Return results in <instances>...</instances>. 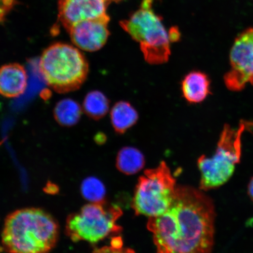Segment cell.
<instances>
[{
	"instance_id": "4fadbf2b",
	"label": "cell",
	"mask_w": 253,
	"mask_h": 253,
	"mask_svg": "<svg viewBox=\"0 0 253 253\" xmlns=\"http://www.w3.org/2000/svg\"><path fill=\"white\" fill-rule=\"evenodd\" d=\"M110 119L116 132L123 134L137 122L138 114L130 103L120 101L111 110Z\"/></svg>"
},
{
	"instance_id": "30bf717a",
	"label": "cell",
	"mask_w": 253,
	"mask_h": 253,
	"mask_svg": "<svg viewBox=\"0 0 253 253\" xmlns=\"http://www.w3.org/2000/svg\"><path fill=\"white\" fill-rule=\"evenodd\" d=\"M109 0H58L59 19L66 30L80 22L107 15Z\"/></svg>"
},
{
	"instance_id": "ffe728a7",
	"label": "cell",
	"mask_w": 253,
	"mask_h": 253,
	"mask_svg": "<svg viewBox=\"0 0 253 253\" xmlns=\"http://www.w3.org/2000/svg\"><path fill=\"white\" fill-rule=\"evenodd\" d=\"M248 194L249 197L251 198L252 201L253 202V177L250 181L248 186Z\"/></svg>"
},
{
	"instance_id": "44dd1931",
	"label": "cell",
	"mask_w": 253,
	"mask_h": 253,
	"mask_svg": "<svg viewBox=\"0 0 253 253\" xmlns=\"http://www.w3.org/2000/svg\"><path fill=\"white\" fill-rule=\"evenodd\" d=\"M109 1H116V2H118V1H122V0H109Z\"/></svg>"
},
{
	"instance_id": "d6986e66",
	"label": "cell",
	"mask_w": 253,
	"mask_h": 253,
	"mask_svg": "<svg viewBox=\"0 0 253 253\" xmlns=\"http://www.w3.org/2000/svg\"><path fill=\"white\" fill-rule=\"evenodd\" d=\"M16 3L17 0H0V23L4 21Z\"/></svg>"
},
{
	"instance_id": "5b68a950",
	"label": "cell",
	"mask_w": 253,
	"mask_h": 253,
	"mask_svg": "<svg viewBox=\"0 0 253 253\" xmlns=\"http://www.w3.org/2000/svg\"><path fill=\"white\" fill-rule=\"evenodd\" d=\"M152 5L153 0H142L140 8L120 24L140 43L145 61L151 65H160L169 61L170 38Z\"/></svg>"
},
{
	"instance_id": "8fae6325",
	"label": "cell",
	"mask_w": 253,
	"mask_h": 253,
	"mask_svg": "<svg viewBox=\"0 0 253 253\" xmlns=\"http://www.w3.org/2000/svg\"><path fill=\"white\" fill-rule=\"evenodd\" d=\"M28 84V75L24 66L9 63L0 68V94L15 98L23 94Z\"/></svg>"
},
{
	"instance_id": "277c9868",
	"label": "cell",
	"mask_w": 253,
	"mask_h": 253,
	"mask_svg": "<svg viewBox=\"0 0 253 253\" xmlns=\"http://www.w3.org/2000/svg\"><path fill=\"white\" fill-rule=\"evenodd\" d=\"M40 70L46 84L59 93L75 91L86 81L89 71L84 53L69 44L56 43L42 53Z\"/></svg>"
},
{
	"instance_id": "9c48e42d",
	"label": "cell",
	"mask_w": 253,
	"mask_h": 253,
	"mask_svg": "<svg viewBox=\"0 0 253 253\" xmlns=\"http://www.w3.org/2000/svg\"><path fill=\"white\" fill-rule=\"evenodd\" d=\"M108 15L85 20L73 26L68 31L74 45L87 52H95L105 45L110 36Z\"/></svg>"
},
{
	"instance_id": "9a60e30c",
	"label": "cell",
	"mask_w": 253,
	"mask_h": 253,
	"mask_svg": "<svg viewBox=\"0 0 253 253\" xmlns=\"http://www.w3.org/2000/svg\"><path fill=\"white\" fill-rule=\"evenodd\" d=\"M82 109L80 104L71 99H63L56 104L53 110L55 119L59 125L72 126L80 120Z\"/></svg>"
},
{
	"instance_id": "ba28073f",
	"label": "cell",
	"mask_w": 253,
	"mask_h": 253,
	"mask_svg": "<svg viewBox=\"0 0 253 253\" xmlns=\"http://www.w3.org/2000/svg\"><path fill=\"white\" fill-rule=\"evenodd\" d=\"M230 68L224 77L229 90L240 91L246 85L253 86V27L236 38L230 53Z\"/></svg>"
},
{
	"instance_id": "7c38bea8",
	"label": "cell",
	"mask_w": 253,
	"mask_h": 253,
	"mask_svg": "<svg viewBox=\"0 0 253 253\" xmlns=\"http://www.w3.org/2000/svg\"><path fill=\"white\" fill-rule=\"evenodd\" d=\"M181 90L188 103H201L211 93L210 79L201 71L189 72L182 81Z\"/></svg>"
},
{
	"instance_id": "3957f363",
	"label": "cell",
	"mask_w": 253,
	"mask_h": 253,
	"mask_svg": "<svg viewBox=\"0 0 253 253\" xmlns=\"http://www.w3.org/2000/svg\"><path fill=\"white\" fill-rule=\"evenodd\" d=\"M253 128V122L245 120L240 122L236 128L224 125L213 156L210 158L202 155L198 158L201 175L199 189L210 191L229 181L241 160L242 135Z\"/></svg>"
},
{
	"instance_id": "52a82bcc",
	"label": "cell",
	"mask_w": 253,
	"mask_h": 253,
	"mask_svg": "<svg viewBox=\"0 0 253 253\" xmlns=\"http://www.w3.org/2000/svg\"><path fill=\"white\" fill-rule=\"evenodd\" d=\"M122 214V209L117 205L104 201L88 204L68 217L66 232L74 242L96 244L111 234L121 232L116 222Z\"/></svg>"
},
{
	"instance_id": "6da1fadb",
	"label": "cell",
	"mask_w": 253,
	"mask_h": 253,
	"mask_svg": "<svg viewBox=\"0 0 253 253\" xmlns=\"http://www.w3.org/2000/svg\"><path fill=\"white\" fill-rule=\"evenodd\" d=\"M215 217L213 202L203 191L180 185L169 210L149 217L147 228L157 253H211Z\"/></svg>"
},
{
	"instance_id": "ac0fdd59",
	"label": "cell",
	"mask_w": 253,
	"mask_h": 253,
	"mask_svg": "<svg viewBox=\"0 0 253 253\" xmlns=\"http://www.w3.org/2000/svg\"><path fill=\"white\" fill-rule=\"evenodd\" d=\"M93 253H135L133 250L123 247L121 237H115L111 242L110 246L94 250Z\"/></svg>"
},
{
	"instance_id": "2e32d148",
	"label": "cell",
	"mask_w": 253,
	"mask_h": 253,
	"mask_svg": "<svg viewBox=\"0 0 253 253\" xmlns=\"http://www.w3.org/2000/svg\"><path fill=\"white\" fill-rule=\"evenodd\" d=\"M110 102L106 95L100 91H90L85 97L83 110L91 119L99 120L104 118L109 112Z\"/></svg>"
},
{
	"instance_id": "e0dca14e",
	"label": "cell",
	"mask_w": 253,
	"mask_h": 253,
	"mask_svg": "<svg viewBox=\"0 0 253 253\" xmlns=\"http://www.w3.org/2000/svg\"><path fill=\"white\" fill-rule=\"evenodd\" d=\"M84 197L91 203L104 201L106 189L103 183L96 178L90 177L85 179L81 186Z\"/></svg>"
},
{
	"instance_id": "5bb4252c",
	"label": "cell",
	"mask_w": 253,
	"mask_h": 253,
	"mask_svg": "<svg viewBox=\"0 0 253 253\" xmlns=\"http://www.w3.org/2000/svg\"><path fill=\"white\" fill-rule=\"evenodd\" d=\"M145 164L143 154L132 147H125L119 151L116 158L117 169L126 175H131L140 172Z\"/></svg>"
},
{
	"instance_id": "7a4b0ae2",
	"label": "cell",
	"mask_w": 253,
	"mask_h": 253,
	"mask_svg": "<svg viewBox=\"0 0 253 253\" xmlns=\"http://www.w3.org/2000/svg\"><path fill=\"white\" fill-rule=\"evenodd\" d=\"M58 224L39 208L16 211L6 218L2 243L8 253H49L59 238Z\"/></svg>"
},
{
	"instance_id": "8992f818",
	"label": "cell",
	"mask_w": 253,
	"mask_h": 253,
	"mask_svg": "<svg viewBox=\"0 0 253 253\" xmlns=\"http://www.w3.org/2000/svg\"><path fill=\"white\" fill-rule=\"evenodd\" d=\"M176 186L165 161L155 169L145 170L139 178L132 201L135 214L153 217L166 212L175 198Z\"/></svg>"
}]
</instances>
